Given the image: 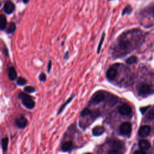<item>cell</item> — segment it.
Segmentation results:
<instances>
[{"label":"cell","mask_w":154,"mask_h":154,"mask_svg":"<svg viewBox=\"0 0 154 154\" xmlns=\"http://www.w3.org/2000/svg\"><path fill=\"white\" fill-rule=\"evenodd\" d=\"M18 98L21 100L22 104L27 109L32 110L35 107V102L33 99V98L28 94L25 93H20L18 95Z\"/></svg>","instance_id":"1"},{"label":"cell","mask_w":154,"mask_h":154,"mask_svg":"<svg viewBox=\"0 0 154 154\" xmlns=\"http://www.w3.org/2000/svg\"><path fill=\"white\" fill-rule=\"evenodd\" d=\"M132 126L129 122H124L120 126V133L122 135L126 136L131 134Z\"/></svg>","instance_id":"2"},{"label":"cell","mask_w":154,"mask_h":154,"mask_svg":"<svg viewBox=\"0 0 154 154\" xmlns=\"http://www.w3.org/2000/svg\"><path fill=\"white\" fill-rule=\"evenodd\" d=\"M14 123L16 126L19 128L24 129L28 124V120L24 115H20L15 119Z\"/></svg>","instance_id":"3"},{"label":"cell","mask_w":154,"mask_h":154,"mask_svg":"<svg viewBox=\"0 0 154 154\" xmlns=\"http://www.w3.org/2000/svg\"><path fill=\"white\" fill-rule=\"evenodd\" d=\"M105 98V95L101 91H98L97 93L95 94L94 96L91 98V102L94 104H99L102 102Z\"/></svg>","instance_id":"4"},{"label":"cell","mask_w":154,"mask_h":154,"mask_svg":"<svg viewBox=\"0 0 154 154\" xmlns=\"http://www.w3.org/2000/svg\"><path fill=\"white\" fill-rule=\"evenodd\" d=\"M119 112L124 116H129L132 113V109L128 104L122 105L119 109Z\"/></svg>","instance_id":"5"},{"label":"cell","mask_w":154,"mask_h":154,"mask_svg":"<svg viewBox=\"0 0 154 154\" xmlns=\"http://www.w3.org/2000/svg\"><path fill=\"white\" fill-rule=\"evenodd\" d=\"M74 149V143L72 141L68 140L63 142L61 144V150L63 152H71Z\"/></svg>","instance_id":"6"},{"label":"cell","mask_w":154,"mask_h":154,"mask_svg":"<svg viewBox=\"0 0 154 154\" xmlns=\"http://www.w3.org/2000/svg\"><path fill=\"white\" fill-rule=\"evenodd\" d=\"M15 9V6L13 3H12L10 0H7L5 2L4 6V10L7 14H10L12 13Z\"/></svg>","instance_id":"7"},{"label":"cell","mask_w":154,"mask_h":154,"mask_svg":"<svg viewBox=\"0 0 154 154\" xmlns=\"http://www.w3.org/2000/svg\"><path fill=\"white\" fill-rule=\"evenodd\" d=\"M138 94L140 95H145L150 93L151 90V86L147 84H142L138 89Z\"/></svg>","instance_id":"8"},{"label":"cell","mask_w":154,"mask_h":154,"mask_svg":"<svg viewBox=\"0 0 154 154\" xmlns=\"http://www.w3.org/2000/svg\"><path fill=\"white\" fill-rule=\"evenodd\" d=\"M151 133V127L149 125H144L141 126L138 130V135L142 137H146Z\"/></svg>","instance_id":"9"},{"label":"cell","mask_w":154,"mask_h":154,"mask_svg":"<svg viewBox=\"0 0 154 154\" xmlns=\"http://www.w3.org/2000/svg\"><path fill=\"white\" fill-rule=\"evenodd\" d=\"M118 75V71L114 67H110L107 72V78L110 80H114Z\"/></svg>","instance_id":"10"},{"label":"cell","mask_w":154,"mask_h":154,"mask_svg":"<svg viewBox=\"0 0 154 154\" xmlns=\"http://www.w3.org/2000/svg\"><path fill=\"white\" fill-rule=\"evenodd\" d=\"M8 77L11 81L17 79V72L14 67H10L8 69Z\"/></svg>","instance_id":"11"},{"label":"cell","mask_w":154,"mask_h":154,"mask_svg":"<svg viewBox=\"0 0 154 154\" xmlns=\"http://www.w3.org/2000/svg\"><path fill=\"white\" fill-rule=\"evenodd\" d=\"M105 132V128L101 126H96L92 129V134L94 136H100Z\"/></svg>","instance_id":"12"},{"label":"cell","mask_w":154,"mask_h":154,"mask_svg":"<svg viewBox=\"0 0 154 154\" xmlns=\"http://www.w3.org/2000/svg\"><path fill=\"white\" fill-rule=\"evenodd\" d=\"M7 22L6 17L4 14H0V30H4L6 28Z\"/></svg>","instance_id":"13"},{"label":"cell","mask_w":154,"mask_h":154,"mask_svg":"<svg viewBox=\"0 0 154 154\" xmlns=\"http://www.w3.org/2000/svg\"><path fill=\"white\" fill-rule=\"evenodd\" d=\"M139 147L142 150H147L150 148V143L149 142L146 140H142L139 142L138 143Z\"/></svg>","instance_id":"14"},{"label":"cell","mask_w":154,"mask_h":154,"mask_svg":"<svg viewBox=\"0 0 154 154\" xmlns=\"http://www.w3.org/2000/svg\"><path fill=\"white\" fill-rule=\"evenodd\" d=\"M8 144H9V138L7 137L3 138L1 140V146L2 149L4 153H6L8 149Z\"/></svg>","instance_id":"15"},{"label":"cell","mask_w":154,"mask_h":154,"mask_svg":"<svg viewBox=\"0 0 154 154\" xmlns=\"http://www.w3.org/2000/svg\"><path fill=\"white\" fill-rule=\"evenodd\" d=\"M74 96H72L71 97L69 98L67 100V101H66V102H65L62 105H61V106L60 107V109H59V110H58V113H57V114H58V115L60 114L61 112H62V111H63V110L65 109V107H66L69 104H70V102L72 101V99H73V98H74Z\"/></svg>","instance_id":"16"},{"label":"cell","mask_w":154,"mask_h":154,"mask_svg":"<svg viewBox=\"0 0 154 154\" xmlns=\"http://www.w3.org/2000/svg\"><path fill=\"white\" fill-rule=\"evenodd\" d=\"M16 24H15L14 22H10L8 27H7V33L8 34L13 33L15 31H16Z\"/></svg>","instance_id":"17"},{"label":"cell","mask_w":154,"mask_h":154,"mask_svg":"<svg viewBox=\"0 0 154 154\" xmlns=\"http://www.w3.org/2000/svg\"><path fill=\"white\" fill-rule=\"evenodd\" d=\"M120 146L117 143H114V145L113 146V148L109 151L108 154H118Z\"/></svg>","instance_id":"18"},{"label":"cell","mask_w":154,"mask_h":154,"mask_svg":"<svg viewBox=\"0 0 154 154\" xmlns=\"http://www.w3.org/2000/svg\"><path fill=\"white\" fill-rule=\"evenodd\" d=\"M137 61V57L133 56H131L130 57H129L128 59H126V63L127 64L129 65H132L134 63H135Z\"/></svg>","instance_id":"19"},{"label":"cell","mask_w":154,"mask_h":154,"mask_svg":"<svg viewBox=\"0 0 154 154\" xmlns=\"http://www.w3.org/2000/svg\"><path fill=\"white\" fill-rule=\"evenodd\" d=\"M27 82V81L26 80V79H25L24 78H22V77H19V78L17 79V81H16L18 85L20 86L25 85Z\"/></svg>","instance_id":"20"},{"label":"cell","mask_w":154,"mask_h":154,"mask_svg":"<svg viewBox=\"0 0 154 154\" xmlns=\"http://www.w3.org/2000/svg\"><path fill=\"white\" fill-rule=\"evenodd\" d=\"M105 33H104L102 35V37L101 38V40H100V42H99V45H98V50H97V52L98 54H99L100 51H101V47H102V43H103V42L104 41V38H105Z\"/></svg>","instance_id":"21"},{"label":"cell","mask_w":154,"mask_h":154,"mask_svg":"<svg viewBox=\"0 0 154 154\" xmlns=\"http://www.w3.org/2000/svg\"><path fill=\"white\" fill-rule=\"evenodd\" d=\"M91 111L89 109H87V108H86V109H84L82 110V111L81 112V114H80V116L81 117H84V116H87L91 114Z\"/></svg>","instance_id":"22"},{"label":"cell","mask_w":154,"mask_h":154,"mask_svg":"<svg viewBox=\"0 0 154 154\" xmlns=\"http://www.w3.org/2000/svg\"><path fill=\"white\" fill-rule=\"evenodd\" d=\"M24 90L28 94H32L36 91V89L32 86H27L24 88Z\"/></svg>","instance_id":"23"},{"label":"cell","mask_w":154,"mask_h":154,"mask_svg":"<svg viewBox=\"0 0 154 154\" xmlns=\"http://www.w3.org/2000/svg\"><path fill=\"white\" fill-rule=\"evenodd\" d=\"M132 12V7L130 5H128L124 9V10H123L122 12V14L124 15L125 14H129L131 12Z\"/></svg>","instance_id":"24"},{"label":"cell","mask_w":154,"mask_h":154,"mask_svg":"<svg viewBox=\"0 0 154 154\" xmlns=\"http://www.w3.org/2000/svg\"><path fill=\"white\" fill-rule=\"evenodd\" d=\"M129 45V43L128 42H126V41H123V42H120L119 43V46L122 49H126L128 47V46Z\"/></svg>","instance_id":"25"},{"label":"cell","mask_w":154,"mask_h":154,"mask_svg":"<svg viewBox=\"0 0 154 154\" xmlns=\"http://www.w3.org/2000/svg\"><path fill=\"white\" fill-rule=\"evenodd\" d=\"M146 118H147L149 120H152L153 119H154V110H151L147 114V116H146Z\"/></svg>","instance_id":"26"},{"label":"cell","mask_w":154,"mask_h":154,"mask_svg":"<svg viewBox=\"0 0 154 154\" xmlns=\"http://www.w3.org/2000/svg\"><path fill=\"white\" fill-rule=\"evenodd\" d=\"M38 79H39V80L41 81L45 82L46 81V80H47V76H46L45 74H44L43 72H42V73H41L39 76H38Z\"/></svg>","instance_id":"27"},{"label":"cell","mask_w":154,"mask_h":154,"mask_svg":"<svg viewBox=\"0 0 154 154\" xmlns=\"http://www.w3.org/2000/svg\"><path fill=\"white\" fill-rule=\"evenodd\" d=\"M134 154H147L146 153V152H144V151L143 150H138V151H137Z\"/></svg>","instance_id":"28"},{"label":"cell","mask_w":154,"mask_h":154,"mask_svg":"<svg viewBox=\"0 0 154 154\" xmlns=\"http://www.w3.org/2000/svg\"><path fill=\"white\" fill-rule=\"evenodd\" d=\"M150 107V106H149ZM149 106L148 107H143V108H142V109H140V111L142 112V114H144L145 113V112L146 111V110H147L148 109V108L149 107Z\"/></svg>","instance_id":"29"},{"label":"cell","mask_w":154,"mask_h":154,"mask_svg":"<svg viewBox=\"0 0 154 154\" xmlns=\"http://www.w3.org/2000/svg\"><path fill=\"white\" fill-rule=\"evenodd\" d=\"M51 67H52V62H51V61L50 60L49 61V63H48V72L49 73L51 71Z\"/></svg>","instance_id":"30"},{"label":"cell","mask_w":154,"mask_h":154,"mask_svg":"<svg viewBox=\"0 0 154 154\" xmlns=\"http://www.w3.org/2000/svg\"><path fill=\"white\" fill-rule=\"evenodd\" d=\"M68 58H69V53H68V52H67L66 54V56H65V58L67 59Z\"/></svg>","instance_id":"31"},{"label":"cell","mask_w":154,"mask_h":154,"mask_svg":"<svg viewBox=\"0 0 154 154\" xmlns=\"http://www.w3.org/2000/svg\"><path fill=\"white\" fill-rule=\"evenodd\" d=\"M4 54L6 56L8 55V50H7V49H4Z\"/></svg>","instance_id":"32"},{"label":"cell","mask_w":154,"mask_h":154,"mask_svg":"<svg viewBox=\"0 0 154 154\" xmlns=\"http://www.w3.org/2000/svg\"><path fill=\"white\" fill-rule=\"evenodd\" d=\"M29 1H30V0H22V1L24 2V3H25V4H27V3H28Z\"/></svg>","instance_id":"33"},{"label":"cell","mask_w":154,"mask_h":154,"mask_svg":"<svg viewBox=\"0 0 154 154\" xmlns=\"http://www.w3.org/2000/svg\"><path fill=\"white\" fill-rule=\"evenodd\" d=\"M83 154H92L91 153H90V152H86V153H84Z\"/></svg>","instance_id":"34"},{"label":"cell","mask_w":154,"mask_h":154,"mask_svg":"<svg viewBox=\"0 0 154 154\" xmlns=\"http://www.w3.org/2000/svg\"><path fill=\"white\" fill-rule=\"evenodd\" d=\"M109 1H111V0H109Z\"/></svg>","instance_id":"35"},{"label":"cell","mask_w":154,"mask_h":154,"mask_svg":"<svg viewBox=\"0 0 154 154\" xmlns=\"http://www.w3.org/2000/svg\"></svg>","instance_id":"36"}]
</instances>
